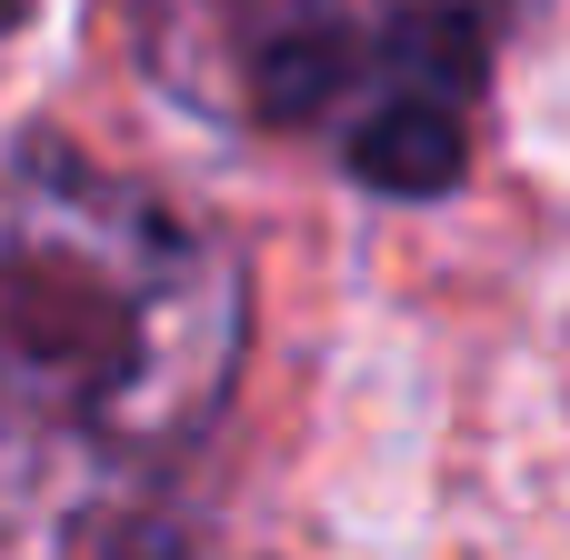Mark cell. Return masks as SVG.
<instances>
[{
	"mask_svg": "<svg viewBox=\"0 0 570 560\" xmlns=\"http://www.w3.org/2000/svg\"><path fill=\"white\" fill-rule=\"evenodd\" d=\"M250 281L150 180L0 140V521L150 491L240 391Z\"/></svg>",
	"mask_w": 570,
	"mask_h": 560,
	"instance_id": "obj_1",
	"label": "cell"
},
{
	"mask_svg": "<svg viewBox=\"0 0 570 560\" xmlns=\"http://www.w3.org/2000/svg\"><path fill=\"white\" fill-rule=\"evenodd\" d=\"M20 20H30V0H0V30H20Z\"/></svg>",
	"mask_w": 570,
	"mask_h": 560,
	"instance_id": "obj_3",
	"label": "cell"
},
{
	"mask_svg": "<svg viewBox=\"0 0 570 560\" xmlns=\"http://www.w3.org/2000/svg\"><path fill=\"white\" fill-rule=\"evenodd\" d=\"M130 40L180 110L311 140L381 200H441L471 170L481 0H130Z\"/></svg>",
	"mask_w": 570,
	"mask_h": 560,
	"instance_id": "obj_2",
	"label": "cell"
}]
</instances>
